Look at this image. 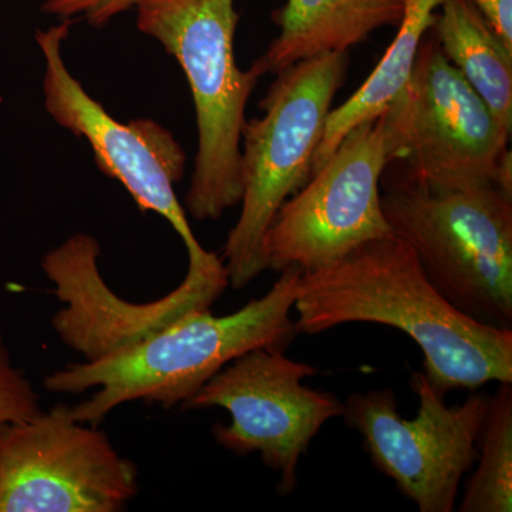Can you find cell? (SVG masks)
I'll use <instances>...</instances> for the list:
<instances>
[{
    "instance_id": "obj_1",
    "label": "cell",
    "mask_w": 512,
    "mask_h": 512,
    "mask_svg": "<svg viewBox=\"0 0 512 512\" xmlns=\"http://www.w3.org/2000/svg\"><path fill=\"white\" fill-rule=\"evenodd\" d=\"M293 309L296 329L305 335L346 323L402 330L419 345L424 376L443 396L512 382V329L490 328L454 308L424 274L413 249L394 235L302 272Z\"/></svg>"
},
{
    "instance_id": "obj_2",
    "label": "cell",
    "mask_w": 512,
    "mask_h": 512,
    "mask_svg": "<svg viewBox=\"0 0 512 512\" xmlns=\"http://www.w3.org/2000/svg\"><path fill=\"white\" fill-rule=\"evenodd\" d=\"M262 298L225 316L211 309L192 312L119 355L57 369L43 386L55 394L90 399L72 407L73 417L101 423L113 410L143 400L165 409L188 402L212 376L237 357L256 349L285 350L298 335L291 313L302 271L289 266Z\"/></svg>"
},
{
    "instance_id": "obj_3",
    "label": "cell",
    "mask_w": 512,
    "mask_h": 512,
    "mask_svg": "<svg viewBox=\"0 0 512 512\" xmlns=\"http://www.w3.org/2000/svg\"><path fill=\"white\" fill-rule=\"evenodd\" d=\"M137 29L173 56L190 84L198 146L185 208L217 221L241 202V136L261 76L239 69L235 0H140Z\"/></svg>"
},
{
    "instance_id": "obj_4",
    "label": "cell",
    "mask_w": 512,
    "mask_h": 512,
    "mask_svg": "<svg viewBox=\"0 0 512 512\" xmlns=\"http://www.w3.org/2000/svg\"><path fill=\"white\" fill-rule=\"evenodd\" d=\"M349 52L323 53L276 74L261 117L241 136V214L222 251L229 286L242 291L266 271L262 241L276 212L311 177L333 100L348 76Z\"/></svg>"
},
{
    "instance_id": "obj_5",
    "label": "cell",
    "mask_w": 512,
    "mask_h": 512,
    "mask_svg": "<svg viewBox=\"0 0 512 512\" xmlns=\"http://www.w3.org/2000/svg\"><path fill=\"white\" fill-rule=\"evenodd\" d=\"M390 161H402L399 177L384 185L426 192L498 185L512 192V128L424 37L412 74L386 107Z\"/></svg>"
},
{
    "instance_id": "obj_6",
    "label": "cell",
    "mask_w": 512,
    "mask_h": 512,
    "mask_svg": "<svg viewBox=\"0 0 512 512\" xmlns=\"http://www.w3.org/2000/svg\"><path fill=\"white\" fill-rule=\"evenodd\" d=\"M394 237L413 249L434 288L463 315L512 329V192L498 185L384 190Z\"/></svg>"
},
{
    "instance_id": "obj_7",
    "label": "cell",
    "mask_w": 512,
    "mask_h": 512,
    "mask_svg": "<svg viewBox=\"0 0 512 512\" xmlns=\"http://www.w3.org/2000/svg\"><path fill=\"white\" fill-rule=\"evenodd\" d=\"M386 109L350 130L308 183L276 212L262 241L266 271H318L360 245L393 237L382 210L389 167Z\"/></svg>"
},
{
    "instance_id": "obj_8",
    "label": "cell",
    "mask_w": 512,
    "mask_h": 512,
    "mask_svg": "<svg viewBox=\"0 0 512 512\" xmlns=\"http://www.w3.org/2000/svg\"><path fill=\"white\" fill-rule=\"evenodd\" d=\"M410 384L419 397L412 420L397 412L389 387L350 394L342 417L362 434L377 470L421 512H451L461 480L476 464L491 394L471 390L463 403L447 406L423 372H413Z\"/></svg>"
},
{
    "instance_id": "obj_9",
    "label": "cell",
    "mask_w": 512,
    "mask_h": 512,
    "mask_svg": "<svg viewBox=\"0 0 512 512\" xmlns=\"http://www.w3.org/2000/svg\"><path fill=\"white\" fill-rule=\"evenodd\" d=\"M137 491L136 464L66 403L0 434V512H119Z\"/></svg>"
},
{
    "instance_id": "obj_10",
    "label": "cell",
    "mask_w": 512,
    "mask_h": 512,
    "mask_svg": "<svg viewBox=\"0 0 512 512\" xmlns=\"http://www.w3.org/2000/svg\"><path fill=\"white\" fill-rule=\"evenodd\" d=\"M316 372L286 357L285 350H252L212 376L183 407L227 410L231 423L212 427L217 443L238 456L258 453L278 474L279 493L289 495L298 485L299 461L309 444L345 410L335 394L302 383Z\"/></svg>"
},
{
    "instance_id": "obj_11",
    "label": "cell",
    "mask_w": 512,
    "mask_h": 512,
    "mask_svg": "<svg viewBox=\"0 0 512 512\" xmlns=\"http://www.w3.org/2000/svg\"><path fill=\"white\" fill-rule=\"evenodd\" d=\"M76 22L62 19L52 28L36 30V43L45 59L47 113L59 126L89 143L101 173L119 181L141 211L156 212L170 222L183 239L190 264L208 261L215 254L195 238L175 194V184L183 180L187 163L183 147L157 121L121 123L86 92L63 59V43Z\"/></svg>"
},
{
    "instance_id": "obj_12",
    "label": "cell",
    "mask_w": 512,
    "mask_h": 512,
    "mask_svg": "<svg viewBox=\"0 0 512 512\" xmlns=\"http://www.w3.org/2000/svg\"><path fill=\"white\" fill-rule=\"evenodd\" d=\"M100 254L99 241L79 232L42 259L53 293L63 303L53 316V329L84 362L119 355L190 313L211 309L229 286L224 261L215 255L204 264H188L183 282L163 298L128 302L101 276Z\"/></svg>"
},
{
    "instance_id": "obj_13",
    "label": "cell",
    "mask_w": 512,
    "mask_h": 512,
    "mask_svg": "<svg viewBox=\"0 0 512 512\" xmlns=\"http://www.w3.org/2000/svg\"><path fill=\"white\" fill-rule=\"evenodd\" d=\"M404 6L406 0H286L274 13L278 36L251 69L262 79L309 57L349 52L377 30L397 28Z\"/></svg>"
},
{
    "instance_id": "obj_14",
    "label": "cell",
    "mask_w": 512,
    "mask_h": 512,
    "mask_svg": "<svg viewBox=\"0 0 512 512\" xmlns=\"http://www.w3.org/2000/svg\"><path fill=\"white\" fill-rule=\"evenodd\" d=\"M448 62L512 128V49L470 0H444L430 29Z\"/></svg>"
},
{
    "instance_id": "obj_15",
    "label": "cell",
    "mask_w": 512,
    "mask_h": 512,
    "mask_svg": "<svg viewBox=\"0 0 512 512\" xmlns=\"http://www.w3.org/2000/svg\"><path fill=\"white\" fill-rule=\"evenodd\" d=\"M443 2L406 0L397 35L376 69L345 103L330 111L322 141L312 158L311 174L322 167L350 130L375 119L400 93L412 74L421 43L429 35Z\"/></svg>"
},
{
    "instance_id": "obj_16",
    "label": "cell",
    "mask_w": 512,
    "mask_h": 512,
    "mask_svg": "<svg viewBox=\"0 0 512 512\" xmlns=\"http://www.w3.org/2000/svg\"><path fill=\"white\" fill-rule=\"evenodd\" d=\"M461 512L512 511V382L500 383L485 416Z\"/></svg>"
},
{
    "instance_id": "obj_17",
    "label": "cell",
    "mask_w": 512,
    "mask_h": 512,
    "mask_svg": "<svg viewBox=\"0 0 512 512\" xmlns=\"http://www.w3.org/2000/svg\"><path fill=\"white\" fill-rule=\"evenodd\" d=\"M42 399L20 367L15 365L0 328V434L12 424L42 412Z\"/></svg>"
},
{
    "instance_id": "obj_18",
    "label": "cell",
    "mask_w": 512,
    "mask_h": 512,
    "mask_svg": "<svg viewBox=\"0 0 512 512\" xmlns=\"http://www.w3.org/2000/svg\"><path fill=\"white\" fill-rule=\"evenodd\" d=\"M140 0H45L40 12L62 19L86 20L94 29L109 26L111 20L136 9Z\"/></svg>"
},
{
    "instance_id": "obj_19",
    "label": "cell",
    "mask_w": 512,
    "mask_h": 512,
    "mask_svg": "<svg viewBox=\"0 0 512 512\" xmlns=\"http://www.w3.org/2000/svg\"><path fill=\"white\" fill-rule=\"evenodd\" d=\"M512 49V0H470Z\"/></svg>"
}]
</instances>
